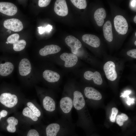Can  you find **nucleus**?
I'll return each mask as SVG.
<instances>
[{"label":"nucleus","mask_w":136,"mask_h":136,"mask_svg":"<svg viewBox=\"0 0 136 136\" xmlns=\"http://www.w3.org/2000/svg\"><path fill=\"white\" fill-rule=\"evenodd\" d=\"M73 106V96L65 95L60 100L59 107L62 114L65 117L69 116Z\"/></svg>","instance_id":"f257e3e1"},{"label":"nucleus","mask_w":136,"mask_h":136,"mask_svg":"<svg viewBox=\"0 0 136 136\" xmlns=\"http://www.w3.org/2000/svg\"><path fill=\"white\" fill-rule=\"evenodd\" d=\"M114 24L116 31L119 34L124 35L128 30V24L126 19L122 16L118 15L114 18Z\"/></svg>","instance_id":"f03ea898"},{"label":"nucleus","mask_w":136,"mask_h":136,"mask_svg":"<svg viewBox=\"0 0 136 136\" xmlns=\"http://www.w3.org/2000/svg\"><path fill=\"white\" fill-rule=\"evenodd\" d=\"M18 101L17 96L14 94L4 93L0 96V103L8 108H12L15 106L17 103Z\"/></svg>","instance_id":"7ed1b4c3"},{"label":"nucleus","mask_w":136,"mask_h":136,"mask_svg":"<svg viewBox=\"0 0 136 136\" xmlns=\"http://www.w3.org/2000/svg\"><path fill=\"white\" fill-rule=\"evenodd\" d=\"M3 25L5 28L14 32L20 31L23 28L22 22L16 18L7 19L4 21Z\"/></svg>","instance_id":"20e7f679"},{"label":"nucleus","mask_w":136,"mask_h":136,"mask_svg":"<svg viewBox=\"0 0 136 136\" xmlns=\"http://www.w3.org/2000/svg\"><path fill=\"white\" fill-rule=\"evenodd\" d=\"M103 69L107 79L111 81H114L116 79L117 74L115 64L113 62L109 61L106 62L104 65Z\"/></svg>","instance_id":"39448f33"},{"label":"nucleus","mask_w":136,"mask_h":136,"mask_svg":"<svg viewBox=\"0 0 136 136\" xmlns=\"http://www.w3.org/2000/svg\"><path fill=\"white\" fill-rule=\"evenodd\" d=\"M60 59L64 62V66L66 68L72 67L77 63L78 58L72 53H64L60 56Z\"/></svg>","instance_id":"423d86ee"},{"label":"nucleus","mask_w":136,"mask_h":136,"mask_svg":"<svg viewBox=\"0 0 136 136\" xmlns=\"http://www.w3.org/2000/svg\"><path fill=\"white\" fill-rule=\"evenodd\" d=\"M65 41L66 45L71 48L72 53L75 55L77 54L78 49L82 46V44L80 41L72 35L67 36Z\"/></svg>","instance_id":"0eeeda50"},{"label":"nucleus","mask_w":136,"mask_h":136,"mask_svg":"<svg viewBox=\"0 0 136 136\" xmlns=\"http://www.w3.org/2000/svg\"><path fill=\"white\" fill-rule=\"evenodd\" d=\"M16 6L12 3L7 2H0V12L9 16L15 15L17 12Z\"/></svg>","instance_id":"6e6552de"},{"label":"nucleus","mask_w":136,"mask_h":136,"mask_svg":"<svg viewBox=\"0 0 136 136\" xmlns=\"http://www.w3.org/2000/svg\"><path fill=\"white\" fill-rule=\"evenodd\" d=\"M54 10L55 13L59 16H64L67 15L68 10L66 1L56 0L55 3Z\"/></svg>","instance_id":"1a4fd4ad"},{"label":"nucleus","mask_w":136,"mask_h":136,"mask_svg":"<svg viewBox=\"0 0 136 136\" xmlns=\"http://www.w3.org/2000/svg\"><path fill=\"white\" fill-rule=\"evenodd\" d=\"M65 122L58 121L48 125L46 129L47 136H56Z\"/></svg>","instance_id":"9d476101"},{"label":"nucleus","mask_w":136,"mask_h":136,"mask_svg":"<svg viewBox=\"0 0 136 136\" xmlns=\"http://www.w3.org/2000/svg\"><path fill=\"white\" fill-rule=\"evenodd\" d=\"M43 76L46 81L53 83L58 82L60 78V76L58 72L49 70H46L43 72Z\"/></svg>","instance_id":"9b49d317"},{"label":"nucleus","mask_w":136,"mask_h":136,"mask_svg":"<svg viewBox=\"0 0 136 136\" xmlns=\"http://www.w3.org/2000/svg\"><path fill=\"white\" fill-rule=\"evenodd\" d=\"M19 71L20 74L22 76H26L30 73L31 66L30 63L27 59H22L19 65Z\"/></svg>","instance_id":"f8f14e48"},{"label":"nucleus","mask_w":136,"mask_h":136,"mask_svg":"<svg viewBox=\"0 0 136 136\" xmlns=\"http://www.w3.org/2000/svg\"><path fill=\"white\" fill-rule=\"evenodd\" d=\"M82 39L84 42L93 47L97 48L100 45V40L98 37L95 35L85 34L82 36Z\"/></svg>","instance_id":"ddd939ff"},{"label":"nucleus","mask_w":136,"mask_h":136,"mask_svg":"<svg viewBox=\"0 0 136 136\" xmlns=\"http://www.w3.org/2000/svg\"><path fill=\"white\" fill-rule=\"evenodd\" d=\"M84 77L87 80H93L94 83L98 85H101L103 82L101 74L97 71L93 72L89 71H86L84 73Z\"/></svg>","instance_id":"4468645a"},{"label":"nucleus","mask_w":136,"mask_h":136,"mask_svg":"<svg viewBox=\"0 0 136 136\" xmlns=\"http://www.w3.org/2000/svg\"><path fill=\"white\" fill-rule=\"evenodd\" d=\"M61 48L58 46L50 45L45 46L39 51L40 54L42 56L57 53L60 51Z\"/></svg>","instance_id":"2eb2a0df"},{"label":"nucleus","mask_w":136,"mask_h":136,"mask_svg":"<svg viewBox=\"0 0 136 136\" xmlns=\"http://www.w3.org/2000/svg\"><path fill=\"white\" fill-rule=\"evenodd\" d=\"M84 92L85 96L90 99L99 100L102 98V96L100 93L91 87H86L84 89Z\"/></svg>","instance_id":"dca6fc26"},{"label":"nucleus","mask_w":136,"mask_h":136,"mask_svg":"<svg viewBox=\"0 0 136 136\" xmlns=\"http://www.w3.org/2000/svg\"><path fill=\"white\" fill-rule=\"evenodd\" d=\"M42 104L44 109L50 112H54L56 109V104L55 100L51 97L47 96L43 100Z\"/></svg>","instance_id":"f3484780"},{"label":"nucleus","mask_w":136,"mask_h":136,"mask_svg":"<svg viewBox=\"0 0 136 136\" xmlns=\"http://www.w3.org/2000/svg\"><path fill=\"white\" fill-rule=\"evenodd\" d=\"M106 16V13L104 9L100 8L97 9L95 12L94 17L97 25L101 26L103 24L104 19Z\"/></svg>","instance_id":"a211bd4d"},{"label":"nucleus","mask_w":136,"mask_h":136,"mask_svg":"<svg viewBox=\"0 0 136 136\" xmlns=\"http://www.w3.org/2000/svg\"><path fill=\"white\" fill-rule=\"evenodd\" d=\"M14 68L13 64L10 62L0 64V75L3 76H7L12 73Z\"/></svg>","instance_id":"6ab92c4d"},{"label":"nucleus","mask_w":136,"mask_h":136,"mask_svg":"<svg viewBox=\"0 0 136 136\" xmlns=\"http://www.w3.org/2000/svg\"><path fill=\"white\" fill-rule=\"evenodd\" d=\"M104 35L105 39L108 42H111L113 39L112 26L110 21L108 20L104 24L103 28Z\"/></svg>","instance_id":"aec40b11"},{"label":"nucleus","mask_w":136,"mask_h":136,"mask_svg":"<svg viewBox=\"0 0 136 136\" xmlns=\"http://www.w3.org/2000/svg\"><path fill=\"white\" fill-rule=\"evenodd\" d=\"M8 125L7 127V130L9 132L13 133L16 131L15 126L18 123V120L14 117H9L7 119Z\"/></svg>","instance_id":"412c9836"},{"label":"nucleus","mask_w":136,"mask_h":136,"mask_svg":"<svg viewBox=\"0 0 136 136\" xmlns=\"http://www.w3.org/2000/svg\"><path fill=\"white\" fill-rule=\"evenodd\" d=\"M22 113L24 116L30 118L34 121H37L38 120V117L28 107H26L23 109Z\"/></svg>","instance_id":"4be33fe9"},{"label":"nucleus","mask_w":136,"mask_h":136,"mask_svg":"<svg viewBox=\"0 0 136 136\" xmlns=\"http://www.w3.org/2000/svg\"><path fill=\"white\" fill-rule=\"evenodd\" d=\"M26 44V42L24 40H19L13 44V49L16 51H21L25 48Z\"/></svg>","instance_id":"5701e85b"},{"label":"nucleus","mask_w":136,"mask_h":136,"mask_svg":"<svg viewBox=\"0 0 136 136\" xmlns=\"http://www.w3.org/2000/svg\"><path fill=\"white\" fill-rule=\"evenodd\" d=\"M72 3L77 8L79 9H85L87 6L85 0H71Z\"/></svg>","instance_id":"b1692460"},{"label":"nucleus","mask_w":136,"mask_h":136,"mask_svg":"<svg viewBox=\"0 0 136 136\" xmlns=\"http://www.w3.org/2000/svg\"><path fill=\"white\" fill-rule=\"evenodd\" d=\"M128 119L127 115L125 114L122 113L120 115H117L116 118L117 123L120 126L123 124L124 122Z\"/></svg>","instance_id":"393cba45"},{"label":"nucleus","mask_w":136,"mask_h":136,"mask_svg":"<svg viewBox=\"0 0 136 136\" xmlns=\"http://www.w3.org/2000/svg\"><path fill=\"white\" fill-rule=\"evenodd\" d=\"M27 105L37 117H39L41 116V111L32 103L30 102H28L27 103Z\"/></svg>","instance_id":"a878e982"},{"label":"nucleus","mask_w":136,"mask_h":136,"mask_svg":"<svg viewBox=\"0 0 136 136\" xmlns=\"http://www.w3.org/2000/svg\"><path fill=\"white\" fill-rule=\"evenodd\" d=\"M19 35L17 33H14L9 36L7 39V42L9 43L13 44L15 43L19 40Z\"/></svg>","instance_id":"bb28decb"},{"label":"nucleus","mask_w":136,"mask_h":136,"mask_svg":"<svg viewBox=\"0 0 136 136\" xmlns=\"http://www.w3.org/2000/svg\"><path fill=\"white\" fill-rule=\"evenodd\" d=\"M112 113L110 118V120L112 122H115L116 116L117 114L118 111L116 108H113L112 109Z\"/></svg>","instance_id":"cd10ccee"},{"label":"nucleus","mask_w":136,"mask_h":136,"mask_svg":"<svg viewBox=\"0 0 136 136\" xmlns=\"http://www.w3.org/2000/svg\"><path fill=\"white\" fill-rule=\"evenodd\" d=\"M50 0H39L38 5L40 7H45L48 6L50 3Z\"/></svg>","instance_id":"c85d7f7f"},{"label":"nucleus","mask_w":136,"mask_h":136,"mask_svg":"<svg viewBox=\"0 0 136 136\" xmlns=\"http://www.w3.org/2000/svg\"><path fill=\"white\" fill-rule=\"evenodd\" d=\"M27 136H39V135L36 130L32 129L28 131Z\"/></svg>","instance_id":"c756f323"},{"label":"nucleus","mask_w":136,"mask_h":136,"mask_svg":"<svg viewBox=\"0 0 136 136\" xmlns=\"http://www.w3.org/2000/svg\"><path fill=\"white\" fill-rule=\"evenodd\" d=\"M127 55L134 58H136V49L130 50L127 52Z\"/></svg>","instance_id":"7c9ffc66"},{"label":"nucleus","mask_w":136,"mask_h":136,"mask_svg":"<svg viewBox=\"0 0 136 136\" xmlns=\"http://www.w3.org/2000/svg\"><path fill=\"white\" fill-rule=\"evenodd\" d=\"M136 1L135 0H132L130 1V2L129 5L131 8L133 9V10H136Z\"/></svg>","instance_id":"2f4dec72"},{"label":"nucleus","mask_w":136,"mask_h":136,"mask_svg":"<svg viewBox=\"0 0 136 136\" xmlns=\"http://www.w3.org/2000/svg\"><path fill=\"white\" fill-rule=\"evenodd\" d=\"M52 28V26L50 25H48L45 27V31L48 32L51 31Z\"/></svg>","instance_id":"473e14b6"},{"label":"nucleus","mask_w":136,"mask_h":136,"mask_svg":"<svg viewBox=\"0 0 136 136\" xmlns=\"http://www.w3.org/2000/svg\"><path fill=\"white\" fill-rule=\"evenodd\" d=\"M38 28L39 29V32L41 34H43L45 31V27L40 26L38 27Z\"/></svg>","instance_id":"72a5a7b5"},{"label":"nucleus","mask_w":136,"mask_h":136,"mask_svg":"<svg viewBox=\"0 0 136 136\" xmlns=\"http://www.w3.org/2000/svg\"><path fill=\"white\" fill-rule=\"evenodd\" d=\"M1 112V114L2 117L7 116L8 114V112L5 110H3Z\"/></svg>","instance_id":"f704fd0d"},{"label":"nucleus","mask_w":136,"mask_h":136,"mask_svg":"<svg viewBox=\"0 0 136 136\" xmlns=\"http://www.w3.org/2000/svg\"><path fill=\"white\" fill-rule=\"evenodd\" d=\"M133 20L134 22L135 23H136V16H135V17H134L133 19Z\"/></svg>","instance_id":"c9c22d12"},{"label":"nucleus","mask_w":136,"mask_h":136,"mask_svg":"<svg viewBox=\"0 0 136 136\" xmlns=\"http://www.w3.org/2000/svg\"><path fill=\"white\" fill-rule=\"evenodd\" d=\"M2 115L1 114V112L0 111V120H1V118H2Z\"/></svg>","instance_id":"e433bc0d"},{"label":"nucleus","mask_w":136,"mask_h":136,"mask_svg":"<svg viewBox=\"0 0 136 136\" xmlns=\"http://www.w3.org/2000/svg\"><path fill=\"white\" fill-rule=\"evenodd\" d=\"M7 32H8L10 33H11V32L10 30H8L7 31Z\"/></svg>","instance_id":"4c0bfd02"},{"label":"nucleus","mask_w":136,"mask_h":136,"mask_svg":"<svg viewBox=\"0 0 136 136\" xmlns=\"http://www.w3.org/2000/svg\"><path fill=\"white\" fill-rule=\"evenodd\" d=\"M134 44L136 46V41H135V42H134Z\"/></svg>","instance_id":"58836bf2"},{"label":"nucleus","mask_w":136,"mask_h":136,"mask_svg":"<svg viewBox=\"0 0 136 136\" xmlns=\"http://www.w3.org/2000/svg\"><path fill=\"white\" fill-rule=\"evenodd\" d=\"M6 43L7 44H8L9 43L8 42H6Z\"/></svg>","instance_id":"ea45409f"},{"label":"nucleus","mask_w":136,"mask_h":136,"mask_svg":"<svg viewBox=\"0 0 136 136\" xmlns=\"http://www.w3.org/2000/svg\"><path fill=\"white\" fill-rule=\"evenodd\" d=\"M135 36H136V32H135Z\"/></svg>","instance_id":"a19ab883"}]
</instances>
